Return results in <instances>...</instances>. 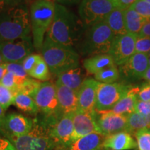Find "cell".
<instances>
[{
  "label": "cell",
  "mask_w": 150,
  "mask_h": 150,
  "mask_svg": "<svg viewBox=\"0 0 150 150\" xmlns=\"http://www.w3.org/2000/svg\"><path fill=\"white\" fill-rule=\"evenodd\" d=\"M83 22L65 6L55 3L53 22L45 35L46 40L63 46L74 47L83 35Z\"/></svg>",
  "instance_id": "cell-1"
},
{
  "label": "cell",
  "mask_w": 150,
  "mask_h": 150,
  "mask_svg": "<svg viewBox=\"0 0 150 150\" xmlns=\"http://www.w3.org/2000/svg\"><path fill=\"white\" fill-rule=\"evenodd\" d=\"M31 35L30 13L25 4L0 11V43Z\"/></svg>",
  "instance_id": "cell-2"
},
{
  "label": "cell",
  "mask_w": 150,
  "mask_h": 150,
  "mask_svg": "<svg viewBox=\"0 0 150 150\" xmlns=\"http://www.w3.org/2000/svg\"><path fill=\"white\" fill-rule=\"evenodd\" d=\"M40 52L51 74L56 76L78 67L79 65V55L74 47L61 45L45 39Z\"/></svg>",
  "instance_id": "cell-3"
},
{
  "label": "cell",
  "mask_w": 150,
  "mask_h": 150,
  "mask_svg": "<svg viewBox=\"0 0 150 150\" xmlns=\"http://www.w3.org/2000/svg\"><path fill=\"white\" fill-rule=\"evenodd\" d=\"M30 23L33 46L40 51L47 32L53 22L55 2L49 0H38L30 6Z\"/></svg>",
  "instance_id": "cell-4"
},
{
  "label": "cell",
  "mask_w": 150,
  "mask_h": 150,
  "mask_svg": "<svg viewBox=\"0 0 150 150\" xmlns=\"http://www.w3.org/2000/svg\"><path fill=\"white\" fill-rule=\"evenodd\" d=\"M115 36L104 21L86 28L80 42V53L88 57L108 54Z\"/></svg>",
  "instance_id": "cell-5"
},
{
  "label": "cell",
  "mask_w": 150,
  "mask_h": 150,
  "mask_svg": "<svg viewBox=\"0 0 150 150\" xmlns=\"http://www.w3.org/2000/svg\"><path fill=\"white\" fill-rule=\"evenodd\" d=\"M16 150H55L56 142L49 136L47 125L35 119L34 126L29 133L20 136L5 137Z\"/></svg>",
  "instance_id": "cell-6"
},
{
  "label": "cell",
  "mask_w": 150,
  "mask_h": 150,
  "mask_svg": "<svg viewBox=\"0 0 150 150\" xmlns=\"http://www.w3.org/2000/svg\"><path fill=\"white\" fill-rule=\"evenodd\" d=\"M43 115L41 120L49 127L61 118L59 111L57 93L55 84L50 81L42 82L32 97Z\"/></svg>",
  "instance_id": "cell-7"
},
{
  "label": "cell",
  "mask_w": 150,
  "mask_h": 150,
  "mask_svg": "<svg viewBox=\"0 0 150 150\" xmlns=\"http://www.w3.org/2000/svg\"><path fill=\"white\" fill-rule=\"evenodd\" d=\"M115 8V0H82L79 6V15L86 29L104 21Z\"/></svg>",
  "instance_id": "cell-8"
},
{
  "label": "cell",
  "mask_w": 150,
  "mask_h": 150,
  "mask_svg": "<svg viewBox=\"0 0 150 150\" xmlns=\"http://www.w3.org/2000/svg\"><path fill=\"white\" fill-rule=\"evenodd\" d=\"M132 88L131 85L123 83H100L97 92L95 110L97 112L110 110Z\"/></svg>",
  "instance_id": "cell-9"
},
{
  "label": "cell",
  "mask_w": 150,
  "mask_h": 150,
  "mask_svg": "<svg viewBox=\"0 0 150 150\" xmlns=\"http://www.w3.org/2000/svg\"><path fill=\"white\" fill-rule=\"evenodd\" d=\"M32 35L18 40L0 43V53L5 63H22L33 50Z\"/></svg>",
  "instance_id": "cell-10"
},
{
  "label": "cell",
  "mask_w": 150,
  "mask_h": 150,
  "mask_svg": "<svg viewBox=\"0 0 150 150\" xmlns=\"http://www.w3.org/2000/svg\"><path fill=\"white\" fill-rule=\"evenodd\" d=\"M137 38L138 35L129 33L115 35L108 54L116 65H123L135 54Z\"/></svg>",
  "instance_id": "cell-11"
},
{
  "label": "cell",
  "mask_w": 150,
  "mask_h": 150,
  "mask_svg": "<svg viewBox=\"0 0 150 150\" xmlns=\"http://www.w3.org/2000/svg\"><path fill=\"white\" fill-rule=\"evenodd\" d=\"M35 120L18 112H11L6 115L0 136H20L29 133L34 126Z\"/></svg>",
  "instance_id": "cell-12"
},
{
  "label": "cell",
  "mask_w": 150,
  "mask_h": 150,
  "mask_svg": "<svg viewBox=\"0 0 150 150\" xmlns=\"http://www.w3.org/2000/svg\"><path fill=\"white\" fill-rule=\"evenodd\" d=\"M73 115H63L57 122L47 127L49 136L56 144V149L65 147L72 143L74 132Z\"/></svg>",
  "instance_id": "cell-13"
},
{
  "label": "cell",
  "mask_w": 150,
  "mask_h": 150,
  "mask_svg": "<svg viewBox=\"0 0 150 150\" xmlns=\"http://www.w3.org/2000/svg\"><path fill=\"white\" fill-rule=\"evenodd\" d=\"M119 69L121 77L127 81L143 79L144 75L149 68V56L147 54L135 53Z\"/></svg>",
  "instance_id": "cell-14"
},
{
  "label": "cell",
  "mask_w": 150,
  "mask_h": 150,
  "mask_svg": "<svg viewBox=\"0 0 150 150\" xmlns=\"http://www.w3.org/2000/svg\"><path fill=\"white\" fill-rule=\"evenodd\" d=\"M73 125L72 142L92 133H100L97 123L96 110L91 112L77 110L73 115Z\"/></svg>",
  "instance_id": "cell-15"
},
{
  "label": "cell",
  "mask_w": 150,
  "mask_h": 150,
  "mask_svg": "<svg viewBox=\"0 0 150 150\" xmlns=\"http://www.w3.org/2000/svg\"><path fill=\"white\" fill-rule=\"evenodd\" d=\"M97 123L101 134L108 136L126 131L127 115H118L110 110L97 112Z\"/></svg>",
  "instance_id": "cell-16"
},
{
  "label": "cell",
  "mask_w": 150,
  "mask_h": 150,
  "mask_svg": "<svg viewBox=\"0 0 150 150\" xmlns=\"http://www.w3.org/2000/svg\"><path fill=\"white\" fill-rule=\"evenodd\" d=\"M99 83L93 78L85 79L77 93L79 111H95L97 92Z\"/></svg>",
  "instance_id": "cell-17"
},
{
  "label": "cell",
  "mask_w": 150,
  "mask_h": 150,
  "mask_svg": "<svg viewBox=\"0 0 150 150\" xmlns=\"http://www.w3.org/2000/svg\"><path fill=\"white\" fill-rule=\"evenodd\" d=\"M55 85L60 117L74 114L78 110L77 93L57 81H56Z\"/></svg>",
  "instance_id": "cell-18"
},
{
  "label": "cell",
  "mask_w": 150,
  "mask_h": 150,
  "mask_svg": "<svg viewBox=\"0 0 150 150\" xmlns=\"http://www.w3.org/2000/svg\"><path fill=\"white\" fill-rule=\"evenodd\" d=\"M106 137L100 133H92L56 150H103Z\"/></svg>",
  "instance_id": "cell-19"
},
{
  "label": "cell",
  "mask_w": 150,
  "mask_h": 150,
  "mask_svg": "<svg viewBox=\"0 0 150 150\" xmlns=\"http://www.w3.org/2000/svg\"><path fill=\"white\" fill-rule=\"evenodd\" d=\"M137 147V142L127 131L106 136L104 142V149L110 150H135Z\"/></svg>",
  "instance_id": "cell-20"
},
{
  "label": "cell",
  "mask_w": 150,
  "mask_h": 150,
  "mask_svg": "<svg viewBox=\"0 0 150 150\" xmlns=\"http://www.w3.org/2000/svg\"><path fill=\"white\" fill-rule=\"evenodd\" d=\"M85 79L83 69L78 67L59 74L56 81L78 93Z\"/></svg>",
  "instance_id": "cell-21"
},
{
  "label": "cell",
  "mask_w": 150,
  "mask_h": 150,
  "mask_svg": "<svg viewBox=\"0 0 150 150\" xmlns=\"http://www.w3.org/2000/svg\"><path fill=\"white\" fill-rule=\"evenodd\" d=\"M139 87H133L110 111L118 115H129V114L135 112V108L138 102L137 95Z\"/></svg>",
  "instance_id": "cell-22"
},
{
  "label": "cell",
  "mask_w": 150,
  "mask_h": 150,
  "mask_svg": "<svg viewBox=\"0 0 150 150\" xmlns=\"http://www.w3.org/2000/svg\"><path fill=\"white\" fill-rule=\"evenodd\" d=\"M115 65L113 59L108 54L91 56L84 60L83 67L89 75H95L101 70Z\"/></svg>",
  "instance_id": "cell-23"
},
{
  "label": "cell",
  "mask_w": 150,
  "mask_h": 150,
  "mask_svg": "<svg viewBox=\"0 0 150 150\" xmlns=\"http://www.w3.org/2000/svg\"><path fill=\"white\" fill-rule=\"evenodd\" d=\"M125 23L127 33L139 34L142 27L148 20L144 18L131 7L124 10Z\"/></svg>",
  "instance_id": "cell-24"
},
{
  "label": "cell",
  "mask_w": 150,
  "mask_h": 150,
  "mask_svg": "<svg viewBox=\"0 0 150 150\" xmlns=\"http://www.w3.org/2000/svg\"><path fill=\"white\" fill-rule=\"evenodd\" d=\"M104 21L112 30L115 35H122L127 33L122 9L116 7L108 15Z\"/></svg>",
  "instance_id": "cell-25"
},
{
  "label": "cell",
  "mask_w": 150,
  "mask_h": 150,
  "mask_svg": "<svg viewBox=\"0 0 150 150\" xmlns=\"http://www.w3.org/2000/svg\"><path fill=\"white\" fill-rule=\"evenodd\" d=\"M150 127V115H145L134 112L127 115L126 131L131 135L135 134L141 129Z\"/></svg>",
  "instance_id": "cell-26"
},
{
  "label": "cell",
  "mask_w": 150,
  "mask_h": 150,
  "mask_svg": "<svg viewBox=\"0 0 150 150\" xmlns=\"http://www.w3.org/2000/svg\"><path fill=\"white\" fill-rule=\"evenodd\" d=\"M13 105H14L19 110L29 115H35L40 112L33 97L20 92L16 94Z\"/></svg>",
  "instance_id": "cell-27"
},
{
  "label": "cell",
  "mask_w": 150,
  "mask_h": 150,
  "mask_svg": "<svg viewBox=\"0 0 150 150\" xmlns=\"http://www.w3.org/2000/svg\"><path fill=\"white\" fill-rule=\"evenodd\" d=\"M120 77V72L116 65L106 67L95 74V79L102 83H115Z\"/></svg>",
  "instance_id": "cell-28"
},
{
  "label": "cell",
  "mask_w": 150,
  "mask_h": 150,
  "mask_svg": "<svg viewBox=\"0 0 150 150\" xmlns=\"http://www.w3.org/2000/svg\"><path fill=\"white\" fill-rule=\"evenodd\" d=\"M30 77L41 81H48L51 78V72L43 58L28 74Z\"/></svg>",
  "instance_id": "cell-29"
},
{
  "label": "cell",
  "mask_w": 150,
  "mask_h": 150,
  "mask_svg": "<svg viewBox=\"0 0 150 150\" xmlns=\"http://www.w3.org/2000/svg\"><path fill=\"white\" fill-rule=\"evenodd\" d=\"M25 79H22L16 76L12 72L7 71L0 83L16 94L18 93L20 86Z\"/></svg>",
  "instance_id": "cell-30"
},
{
  "label": "cell",
  "mask_w": 150,
  "mask_h": 150,
  "mask_svg": "<svg viewBox=\"0 0 150 150\" xmlns=\"http://www.w3.org/2000/svg\"><path fill=\"white\" fill-rule=\"evenodd\" d=\"M16 93L0 83V105L5 110L13 104Z\"/></svg>",
  "instance_id": "cell-31"
},
{
  "label": "cell",
  "mask_w": 150,
  "mask_h": 150,
  "mask_svg": "<svg viewBox=\"0 0 150 150\" xmlns=\"http://www.w3.org/2000/svg\"><path fill=\"white\" fill-rule=\"evenodd\" d=\"M138 150H150V129L146 128L137 131L134 134Z\"/></svg>",
  "instance_id": "cell-32"
},
{
  "label": "cell",
  "mask_w": 150,
  "mask_h": 150,
  "mask_svg": "<svg viewBox=\"0 0 150 150\" xmlns=\"http://www.w3.org/2000/svg\"><path fill=\"white\" fill-rule=\"evenodd\" d=\"M41 83L42 82L38 81V80L34 79L28 77L22 82L20 87V89H19L18 93L19 92L23 93L32 97L33 95L35 93V92L37 91V90L39 88Z\"/></svg>",
  "instance_id": "cell-33"
},
{
  "label": "cell",
  "mask_w": 150,
  "mask_h": 150,
  "mask_svg": "<svg viewBox=\"0 0 150 150\" xmlns=\"http://www.w3.org/2000/svg\"><path fill=\"white\" fill-rule=\"evenodd\" d=\"M131 8L136 11L142 17L147 20H150V4L145 0H136L131 6Z\"/></svg>",
  "instance_id": "cell-34"
},
{
  "label": "cell",
  "mask_w": 150,
  "mask_h": 150,
  "mask_svg": "<svg viewBox=\"0 0 150 150\" xmlns=\"http://www.w3.org/2000/svg\"><path fill=\"white\" fill-rule=\"evenodd\" d=\"M6 63V69L8 72H12L16 76L22 79H25L29 77V75L24 70L23 65L22 63Z\"/></svg>",
  "instance_id": "cell-35"
},
{
  "label": "cell",
  "mask_w": 150,
  "mask_h": 150,
  "mask_svg": "<svg viewBox=\"0 0 150 150\" xmlns=\"http://www.w3.org/2000/svg\"><path fill=\"white\" fill-rule=\"evenodd\" d=\"M42 59L41 54H30L27 57H26L24 59V61L22 62V64L23 65L24 70L27 72V74H29L32 69L35 66V65Z\"/></svg>",
  "instance_id": "cell-36"
},
{
  "label": "cell",
  "mask_w": 150,
  "mask_h": 150,
  "mask_svg": "<svg viewBox=\"0 0 150 150\" xmlns=\"http://www.w3.org/2000/svg\"><path fill=\"white\" fill-rule=\"evenodd\" d=\"M150 51V38L138 37L136 42L135 53L148 54Z\"/></svg>",
  "instance_id": "cell-37"
},
{
  "label": "cell",
  "mask_w": 150,
  "mask_h": 150,
  "mask_svg": "<svg viewBox=\"0 0 150 150\" xmlns=\"http://www.w3.org/2000/svg\"><path fill=\"white\" fill-rule=\"evenodd\" d=\"M137 97L140 101L150 102V83L147 82L140 86Z\"/></svg>",
  "instance_id": "cell-38"
},
{
  "label": "cell",
  "mask_w": 150,
  "mask_h": 150,
  "mask_svg": "<svg viewBox=\"0 0 150 150\" xmlns=\"http://www.w3.org/2000/svg\"><path fill=\"white\" fill-rule=\"evenodd\" d=\"M135 112L145 115H150V102H143L138 100L136 103Z\"/></svg>",
  "instance_id": "cell-39"
},
{
  "label": "cell",
  "mask_w": 150,
  "mask_h": 150,
  "mask_svg": "<svg viewBox=\"0 0 150 150\" xmlns=\"http://www.w3.org/2000/svg\"><path fill=\"white\" fill-rule=\"evenodd\" d=\"M25 0H0V11L24 4Z\"/></svg>",
  "instance_id": "cell-40"
},
{
  "label": "cell",
  "mask_w": 150,
  "mask_h": 150,
  "mask_svg": "<svg viewBox=\"0 0 150 150\" xmlns=\"http://www.w3.org/2000/svg\"><path fill=\"white\" fill-rule=\"evenodd\" d=\"M0 150H16L11 142L6 138L0 136Z\"/></svg>",
  "instance_id": "cell-41"
},
{
  "label": "cell",
  "mask_w": 150,
  "mask_h": 150,
  "mask_svg": "<svg viewBox=\"0 0 150 150\" xmlns=\"http://www.w3.org/2000/svg\"><path fill=\"white\" fill-rule=\"evenodd\" d=\"M136 1V0H115L116 7L122 10H125L131 7V6L134 4Z\"/></svg>",
  "instance_id": "cell-42"
},
{
  "label": "cell",
  "mask_w": 150,
  "mask_h": 150,
  "mask_svg": "<svg viewBox=\"0 0 150 150\" xmlns=\"http://www.w3.org/2000/svg\"><path fill=\"white\" fill-rule=\"evenodd\" d=\"M138 36L150 38V20H148L146 23L144 24Z\"/></svg>",
  "instance_id": "cell-43"
},
{
  "label": "cell",
  "mask_w": 150,
  "mask_h": 150,
  "mask_svg": "<svg viewBox=\"0 0 150 150\" xmlns=\"http://www.w3.org/2000/svg\"><path fill=\"white\" fill-rule=\"evenodd\" d=\"M82 0H56V2L65 6H72L81 4Z\"/></svg>",
  "instance_id": "cell-44"
},
{
  "label": "cell",
  "mask_w": 150,
  "mask_h": 150,
  "mask_svg": "<svg viewBox=\"0 0 150 150\" xmlns=\"http://www.w3.org/2000/svg\"><path fill=\"white\" fill-rule=\"evenodd\" d=\"M5 111L6 110L4 109L2 106L0 105V134H1V129H2L3 125H4V120L6 117Z\"/></svg>",
  "instance_id": "cell-45"
},
{
  "label": "cell",
  "mask_w": 150,
  "mask_h": 150,
  "mask_svg": "<svg viewBox=\"0 0 150 150\" xmlns=\"http://www.w3.org/2000/svg\"><path fill=\"white\" fill-rule=\"evenodd\" d=\"M7 72V69H6V63H4V64L0 65V81L2 79L4 76L6 74V73Z\"/></svg>",
  "instance_id": "cell-46"
},
{
  "label": "cell",
  "mask_w": 150,
  "mask_h": 150,
  "mask_svg": "<svg viewBox=\"0 0 150 150\" xmlns=\"http://www.w3.org/2000/svg\"><path fill=\"white\" fill-rule=\"evenodd\" d=\"M143 79L145 81H147L148 83H150V67H149V68L147 69V72H145V74L143 76Z\"/></svg>",
  "instance_id": "cell-47"
},
{
  "label": "cell",
  "mask_w": 150,
  "mask_h": 150,
  "mask_svg": "<svg viewBox=\"0 0 150 150\" xmlns=\"http://www.w3.org/2000/svg\"><path fill=\"white\" fill-rule=\"evenodd\" d=\"M4 63H5V61L3 59V56H2V55H1V54L0 53V65L4 64Z\"/></svg>",
  "instance_id": "cell-48"
},
{
  "label": "cell",
  "mask_w": 150,
  "mask_h": 150,
  "mask_svg": "<svg viewBox=\"0 0 150 150\" xmlns=\"http://www.w3.org/2000/svg\"><path fill=\"white\" fill-rule=\"evenodd\" d=\"M147 54H148V56H149V65L150 67V51L149 52V53H148Z\"/></svg>",
  "instance_id": "cell-49"
},
{
  "label": "cell",
  "mask_w": 150,
  "mask_h": 150,
  "mask_svg": "<svg viewBox=\"0 0 150 150\" xmlns=\"http://www.w3.org/2000/svg\"><path fill=\"white\" fill-rule=\"evenodd\" d=\"M28 1H32V2H33V1H38V0H28Z\"/></svg>",
  "instance_id": "cell-50"
},
{
  "label": "cell",
  "mask_w": 150,
  "mask_h": 150,
  "mask_svg": "<svg viewBox=\"0 0 150 150\" xmlns=\"http://www.w3.org/2000/svg\"><path fill=\"white\" fill-rule=\"evenodd\" d=\"M145 1H147L148 3H149L150 4V0H145Z\"/></svg>",
  "instance_id": "cell-51"
},
{
  "label": "cell",
  "mask_w": 150,
  "mask_h": 150,
  "mask_svg": "<svg viewBox=\"0 0 150 150\" xmlns=\"http://www.w3.org/2000/svg\"><path fill=\"white\" fill-rule=\"evenodd\" d=\"M49 1H54V2H56V0H49Z\"/></svg>",
  "instance_id": "cell-52"
}]
</instances>
